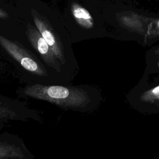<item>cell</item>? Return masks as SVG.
Returning a JSON list of instances; mask_svg holds the SVG:
<instances>
[{
	"instance_id": "1",
	"label": "cell",
	"mask_w": 159,
	"mask_h": 159,
	"mask_svg": "<svg viewBox=\"0 0 159 159\" xmlns=\"http://www.w3.org/2000/svg\"><path fill=\"white\" fill-rule=\"evenodd\" d=\"M20 98L35 99L55 105L64 111L88 112L94 105V91L86 84H27L16 90Z\"/></svg>"
},
{
	"instance_id": "2",
	"label": "cell",
	"mask_w": 159,
	"mask_h": 159,
	"mask_svg": "<svg viewBox=\"0 0 159 159\" xmlns=\"http://www.w3.org/2000/svg\"><path fill=\"white\" fill-rule=\"evenodd\" d=\"M0 44L21 67L22 83L27 84H60L58 78L34 55L0 35Z\"/></svg>"
},
{
	"instance_id": "3",
	"label": "cell",
	"mask_w": 159,
	"mask_h": 159,
	"mask_svg": "<svg viewBox=\"0 0 159 159\" xmlns=\"http://www.w3.org/2000/svg\"><path fill=\"white\" fill-rule=\"evenodd\" d=\"M34 158V155L19 135L7 131L0 134V159Z\"/></svg>"
},
{
	"instance_id": "4",
	"label": "cell",
	"mask_w": 159,
	"mask_h": 159,
	"mask_svg": "<svg viewBox=\"0 0 159 159\" xmlns=\"http://www.w3.org/2000/svg\"><path fill=\"white\" fill-rule=\"evenodd\" d=\"M71 11L76 22L82 27L90 29L93 26V19L89 12L76 3L71 5Z\"/></svg>"
},
{
	"instance_id": "5",
	"label": "cell",
	"mask_w": 159,
	"mask_h": 159,
	"mask_svg": "<svg viewBox=\"0 0 159 159\" xmlns=\"http://www.w3.org/2000/svg\"><path fill=\"white\" fill-rule=\"evenodd\" d=\"M150 92L153 96L159 98V86H158L155 87V88H153V89H152V91Z\"/></svg>"
},
{
	"instance_id": "6",
	"label": "cell",
	"mask_w": 159,
	"mask_h": 159,
	"mask_svg": "<svg viewBox=\"0 0 159 159\" xmlns=\"http://www.w3.org/2000/svg\"><path fill=\"white\" fill-rule=\"evenodd\" d=\"M8 17V14L6 13L4 11L0 10V17Z\"/></svg>"
},
{
	"instance_id": "7",
	"label": "cell",
	"mask_w": 159,
	"mask_h": 159,
	"mask_svg": "<svg viewBox=\"0 0 159 159\" xmlns=\"http://www.w3.org/2000/svg\"><path fill=\"white\" fill-rule=\"evenodd\" d=\"M6 126V124L0 122V131H1L2 129H4Z\"/></svg>"
},
{
	"instance_id": "8",
	"label": "cell",
	"mask_w": 159,
	"mask_h": 159,
	"mask_svg": "<svg viewBox=\"0 0 159 159\" xmlns=\"http://www.w3.org/2000/svg\"><path fill=\"white\" fill-rule=\"evenodd\" d=\"M157 27H158V29H159V20L157 21Z\"/></svg>"
},
{
	"instance_id": "9",
	"label": "cell",
	"mask_w": 159,
	"mask_h": 159,
	"mask_svg": "<svg viewBox=\"0 0 159 159\" xmlns=\"http://www.w3.org/2000/svg\"><path fill=\"white\" fill-rule=\"evenodd\" d=\"M158 66H159V63H158Z\"/></svg>"
}]
</instances>
